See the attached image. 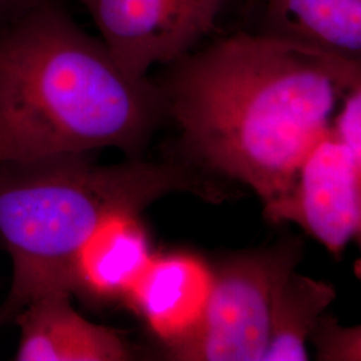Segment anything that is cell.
<instances>
[{"instance_id":"4","label":"cell","mask_w":361,"mask_h":361,"mask_svg":"<svg viewBox=\"0 0 361 361\" xmlns=\"http://www.w3.org/2000/svg\"><path fill=\"white\" fill-rule=\"evenodd\" d=\"M296 241L233 255L214 265V285L195 335L164 356L177 361H264L274 286L297 268Z\"/></svg>"},{"instance_id":"2","label":"cell","mask_w":361,"mask_h":361,"mask_svg":"<svg viewBox=\"0 0 361 361\" xmlns=\"http://www.w3.org/2000/svg\"><path fill=\"white\" fill-rule=\"evenodd\" d=\"M166 118L158 83L123 68L58 3L0 27V168L134 154Z\"/></svg>"},{"instance_id":"5","label":"cell","mask_w":361,"mask_h":361,"mask_svg":"<svg viewBox=\"0 0 361 361\" xmlns=\"http://www.w3.org/2000/svg\"><path fill=\"white\" fill-rule=\"evenodd\" d=\"M119 65L147 77L195 50L217 25L224 0H75Z\"/></svg>"},{"instance_id":"8","label":"cell","mask_w":361,"mask_h":361,"mask_svg":"<svg viewBox=\"0 0 361 361\" xmlns=\"http://www.w3.org/2000/svg\"><path fill=\"white\" fill-rule=\"evenodd\" d=\"M13 324L20 338L18 361H126L135 359L116 331L89 322L71 304V295H49L31 301Z\"/></svg>"},{"instance_id":"13","label":"cell","mask_w":361,"mask_h":361,"mask_svg":"<svg viewBox=\"0 0 361 361\" xmlns=\"http://www.w3.org/2000/svg\"><path fill=\"white\" fill-rule=\"evenodd\" d=\"M334 128L352 152L361 176V62L350 66Z\"/></svg>"},{"instance_id":"15","label":"cell","mask_w":361,"mask_h":361,"mask_svg":"<svg viewBox=\"0 0 361 361\" xmlns=\"http://www.w3.org/2000/svg\"><path fill=\"white\" fill-rule=\"evenodd\" d=\"M356 238H359V243H360V247H361V225H360V229H359V232H357V235H356ZM359 271H360V276H361V261H360V268H359Z\"/></svg>"},{"instance_id":"7","label":"cell","mask_w":361,"mask_h":361,"mask_svg":"<svg viewBox=\"0 0 361 361\" xmlns=\"http://www.w3.org/2000/svg\"><path fill=\"white\" fill-rule=\"evenodd\" d=\"M213 285L214 265L201 255L190 250L155 252L122 302L166 353L195 335Z\"/></svg>"},{"instance_id":"1","label":"cell","mask_w":361,"mask_h":361,"mask_svg":"<svg viewBox=\"0 0 361 361\" xmlns=\"http://www.w3.org/2000/svg\"><path fill=\"white\" fill-rule=\"evenodd\" d=\"M353 62L274 32H241L169 65L158 86L197 165L245 185L268 219L334 125Z\"/></svg>"},{"instance_id":"3","label":"cell","mask_w":361,"mask_h":361,"mask_svg":"<svg viewBox=\"0 0 361 361\" xmlns=\"http://www.w3.org/2000/svg\"><path fill=\"white\" fill-rule=\"evenodd\" d=\"M174 193L214 201L217 182L180 164L95 165L89 155L0 168V247L13 262L0 326L39 297L71 295L79 246L110 214L138 212Z\"/></svg>"},{"instance_id":"11","label":"cell","mask_w":361,"mask_h":361,"mask_svg":"<svg viewBox=\"0 0 361 361\" xmlns=\"http://www.w3.org/2000/svg\"><path fill=\"white\" fill-rule=\"evenodd\" d=\"M274 34L361 62V0H269Z\"/></svg>"},{"instance_id":"6","label":"cell","mask_w":361,"mask_h":361,"mask_svg":"<svg viewBox=\"0 0 361 361\" xmlns=\"http://www.w3.org/2000/svg\"><path fill=\"white\" fill-rule=\"evenodd\" d=\"M268 221L295 224L334 255L356 238L361 225L360 171L334 125L304 157L290 192Z\"/></svg>"},{"instance_id":"14","label":"cell","mask_w":361,"mask_h":361,"mask_svg":"<svg viewBox=\"0 0 361 361\" xmlns=\"http://www.w3.org/2000/svg\"><path fill=\"white\" fill-rule=\"evenodd\" d=\"M42 1L43 0H0V27L16 20Z\"/></svg>"},{"instance_id":"9","label":"cell","mask_w":361,"mask_h":361,"mask_svg":"<svg viewBox=\"0 0 361 361\" xmlns=\"http://www.w3.org/2000/svg\"><path fill=\"white\" fill-rule=\"evenodd\" d=\"M154 253L141 213L126 210L110 214L73 258V295L92 304L122 302Z\"/></svg>"},{"instance_id":"12","label":"cell","mask_w":361,"mask_h":361,"mask_svg":"<svg viewBox=\"0 0 361 361\" xmlns=\"http://www.w3.org/2000/svg\"><path fill=\"white\" fill-rule=\"evenodd\" d=\"M310 343L319 360L361 361V324L341 325L325 314Z\"/></svg>"},{"instance_id":"10","label":"cell","mask_w":361,"mask_h":361,"mask_svg":"<svg viewBox=\"0 0 361 361\" xmlns=\"http://www.w3.org/2000/svg\"><path fill=\"white\" fill-rule=\"evenodd\" d=\"M336 289L328 281L286 271L277 281L271 298V337L264 361H307L312 341Z\"/></svg>"}]
</instances>
